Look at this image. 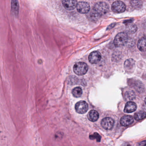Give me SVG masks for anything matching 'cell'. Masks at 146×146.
Segmentation results:
<instances>
[{
    "instance_id": "cell-1",
    "label": "cell",
    "mask_w": 146,
    "mask_h": 146,
    "mask_svg": "<svg viewBox=\"0 0 146 146\" xmlns=\"http://www.w3.org/2000/svg\"><path fill=\"white\" fill-rule=\"evenodd\" d=\"M129 38L128 35L125 32H120L115 36L114 44L117 47H121L127 44Z\"/></svg>"
},
{
    "instance_id": "cell-2",
    "label": "cell",
    "mask_w": 146,
    "mask_h": 146,
    "mask_svg": "<svg viewBox=\"0 0 146 146\" xmlns=\"http://www.w3.org/2000/svg\"><path fill=\"white\" fill-rule=\"evenodd\" d=\"M93 10L101 17L108 12L109 10V5L106 2H97L95 5Z\"/></svg>"
},
{
    "instance_id": "cell-3",
    "label": "cell",
    "mask_w": 146,
    "mask_h": 146,
    "mask_svg": "<svg viewBox=\"0 0 146 146\" xmlns=\"http://www.w3.org/2000/svg\"><path fill=\"white\" fill-rule=\"evenodd\" d=\"M73 71L78 76H83L86 74L88 70V66L84 62L76 63L73 66Z\"/></svg>"
},
{
    "instance_id": "cell-4",
    "label": "cell",
    "mask_w": 146,
    "mask_h": 146,
    "mask_svg": "<svg viewBox=\"0 0 146 146\" xmlns=\"http://www.w3.org/2000/svg\"><path fill=\"white\" fill-rule=\"evenodd\" d=\"M88 109V105L84 101H80L75 105V110L76 112L80 114L85 113Z\"/></svg>"
},
{
    "instance_id": "cell-5",
    "label": "cell",
    "mask_w": 146,
    "mask_h": 146,
    "mask_svg": "<svg viewBox=\"0 0 146 146\" xmlns=\"http://www.w3.org/2000/svg\"><path fill=\"white\" fill-rule=\"evenodd\" d=\"M126 6L125 4L121 1H116L113 3L111 9L113 12L122 13L125 11Z\"/></svg>"
},
{
    "instance_id": "cell-6",
    "label": "cell",
    "mask_w": 146,
    "mask_h": 146,
    "mask_svg": "<svg viewBox=\"0 0 146 146\" xmlns=\"http://www.w3.org/2000/svg\"><path fill=\"white\" fill-rule=\"evenodd\" d=\"M77 10L81 13H88L90 10L89 4L85 1H80L78 3Z\"/></svg>"
},
{
    "instance_id": "cell-7",
    "label": "cell",
    "mask_w": 146,
    "mask_h": 146,
    "mask_svg": "<svg viewBox=\"0 0 146 146\" xmlns=\"http://www.w3.org/2000/svg\"><path fill=\"white\" fill-rule=\"evenodd\" d=\"M114 120L111 117H106L102 120L101 124L102 126L106 130L112 129L114 125Z\"/></svg>"
},
{
    "instance_id": "cell-8",
    "label": "cell",
    "mask_w": 146,
    "mask_h": 146,
    "mask_svg": "<svg viewBox=\"0 0 146 146\" xmlns=\"http://www.w3.org/2000/svg\"><path fill=\"white\" fill-rule=\"evenodd\" d=\"M101 58V54L98 51H94L92 52L90 54L88 57L89 61L92 64L98 63Z\"/></svg>"
},
{
    "instance_id": "cell-9",
    "label": "cell",
    "mask_w": 146,
    "mask_h": 146,
    "mask_svg": "<svg viewBox=\"0 0 146 146\" xmlns=\"http://www.w3.org/2000/svg\"><path fill=\"white\" fill-rule=\"evenodd\" d=\"M124 67L127 72H132L135 67V61L132 59L127 60L125 61Z\"/></svg>"
},
{
    "instance_id": "cell-10",
    "label": "cell",
    "mask_w": 146,
    "mask_h": 146,
    "mask_svg": "<svg viewBox=\"0 0 146 146\" xmlns=\"http://www.w3.org/2000/svg\"><path fill=\"white\" fill-rule=\"evenodd\" d=\"M62 4L64 7L69 11L74 10L78 5L77 1H62Z\"/></svg>"
},
{
    "instance_id": "cell-11",
    "label": "cell",
    "mask_w": 146,
    "mask_h": 146,
    "mask_svg": "<svg viewBox=\"0 0 146 146\" xmlns=\"http://www.w3.org/2000/svg\"><path fill=\"white\" fill-rule=\"evenodd\" d=\"M137 105L133 102L129 101L125 104L124 111L126 113H130L135 111L137 109Z\"/></svg>"
},
{
    "instance_id": "cell-12",
    "label": "cell",
    "mask_w": 146,
    "mask_h": 146,
    "mask_svg": "<svg viewBox=\"0 0 146 146\" xmlns=\"http://www.w3.org/2000/svg\"><path fill=\"white\" fill-rule=\"evenodd\" d=\"M134 122V118L130 115H125L123 116L120 120L121 125L127 126L131 124Z\"/></svg>"
},
{
    "instance_id": "cell-13",
    "label": "cell",
    "mask_w": 146,
    "mask_h": 146,
    "mask_svg": "<svg viewBox=\"0 0 146 146\" xmlns=\"http://www.w3.org/2000/svg\"><path fill=\"white\" fill-rule=\"evenodd\" d=\"M99 117V113L95 110H91L88 113V119L89 120L92 122H95L97 121Z\"/></svg>"
},
{
    "instance_id": "cell-14",
    "label": "cell",
    "mask_w": 146,
    "mask_h": 146,
    "mask_svg": "<svg viewBox=\"0 0 146 146\" xmlns=\"http://www.w3.org/2000/svg\"><path fill=\"white\" fill-rule=\"evenodd\" d=\"M132 86L137 92L141 93L144 91V86L141 82H140V81L135 80L134 81V82H133Z\"/></svg>"
},
{
    "instance_id": "cell-15",
    "label": "cell",
    "mask_w": 146,
    "mask_h": 146,
    "mask_svg": "<svg viewBox=\"0 0 146 146\" xmlns=\"http://www.w3.org/2000/svg\"><path fill=\"white\" fill-rule=\"evenodd\" d=\"M137 48L141 52L146 51V37L140 39L137 42Z\"/></svg>"
},
{
    "instance_id": "cell-16",
    "label": "cell",
    "mask_w": 146,
    "mask_h": 146,
    "mask_svg": "<svg viewBox=\"0 0 146 146\" xmlns=\"http://www.w3.org/2000/svg\"><path fill=\"white\" fill-rule=\"evenodd\" d=\"M12 11L15 15L18 14L19 11V4L17 1H11Z\"/></svg>"
},
{
    "instance_id": "cell-17",
    "label": "cell",
    "mask_w": 146,
    "mask_h": 146,
    "mask_svg": "<svg viewBox=\"0 0 146 146\" xmlns=\"http://www.w3.org/2000/svg\"><path fill=\"white\" fill-rule=\"evenodd\" d=\"M137 30V27L133 23H129L126 27V31L128 33L133 34Z\"/></svg>"
},
{
    "instance_id": "cell-18",
    "label": "cell",
    "mask_w": 146,
    "mask_h": 146,
    "mask_svg": "<svg viewBox=\"0 0 146 146\" xmlns=\"http://www.w3.org/2000/svg\"><path fill=\"white\" fill-rule=\"evenodd\" d=\"M125 98L127 101H132L135 98V95L132 90H128L125 92Z\"/></svg>"
},
{
    "instance_id": "cell-19",
    "label": "cell",
    "mask_w": 146,
    "mask_h": 146,
    "mask_svg": "<svg viewBox=\"0 0 146 146\" xmlns=\"http://www.w3.org/2000/svg\"><path fill=\"white\" fill-rule=\"evenodd\" d=\"M90 20L92 21H96L101 17V16L99 15L98 13H96L94 11L92 10V11L90 13L88 16Z\"/></svg>"
},
{
    "instance_id": "cell-20",
    "label": "cell",
    "mask_w": 146,
    "mask_h": 146,
    "mask_svg": "<svg viewBox=\"0 0 146 146\" xmlns=\"http://www.w3.org/2000/svg\"><path fill=\"white\" fill-rule=\"evenodd\" d=\"M72 94L76 98H79L82 94V90L80 87H77L74 88L72 90Z\"/></svg>"
},
{
    "instance_id": "cell-21",
    "label": "cell",
    "mask_w": 146,
    "mask_h": 146,
    "mask_svg": "<svg viewBox=\"0 0 146 146\" xmlns=\"http://www.w3.org/2000/svg\"><path fill=\"white\" fill-rule=\"evenodd\" d=\"M146 117V112L142 111L136 113L134 115V118L137 120H141Z\"/></svg>"
},
{
    "instance_id": "cell-22",
    "label": "cell",
    "mask_w": 146,
    "mask_h": 146,
    "mask_svg": "<svg viewBox=\"0 0 146 146\" xmlns=\"http://www.w3.org/2000/svg\"><path fill=\"white\" fill-rule=\"evenodd\" d=\"M130 2L131 6L135 9H140L142 7L143 2L141 1H132Z\"/></svg>"
},
{
    "instance_id": "cell-23",
    "label": "cell",
    "mask_w": 146,
    "mask_h": 146,
    "mask_svg": "<svg viewBox=\"0 0 146 146\" xmlns=\"http://www.w3.org/2000/svg\"><path fill=\"white\" fill-rule=\"evenodd\" d=\"M90 138L92 140L96 139L97 142H100L101 140V136L98 133L95 132L93 135L90 136Z\"/></svg>"
},
{
    "instance_id": "cell-24",
    "label": "cell",
    "mask_w": 146,
    "mask_h": 146,
    "mask_svg": "<svg viewBox=\"0 0 146 146\" xmlns=\"http://www.w3.org/2000/svg\"><path fill=\"white\" fill-rule=\"evenodd\" d=\"M144 103H145V106H146L145 107H146V97L145 98V100H144Z\"/></svg>"
},
{
    "instance_id": "cell-25",
    "label": "cell",
    "mask_w": 146,
    "mask_h": 146,
    "mask_svg": "<svg viewBox=\"0 0 146 146\" xmlns=\"http://www.w3.org/2000/svg\"><path fill=\"white\" fill-rule=\"evenodd\" d=\"M130 146V145H127V146Z\"/></svg>"
}]
</instances>
